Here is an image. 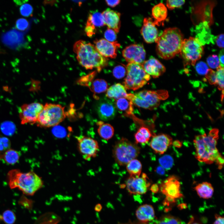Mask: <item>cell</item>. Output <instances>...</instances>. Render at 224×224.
Here are the masks:
<instances>
[{
    "instance_id": "6da1fadb",
    "label": "cell",
    "mask_w": 224,
    "mask_h": 224,
    "mask_svg": "<svg viewBox=\"0 0 224 224\" xmlns=\"http://www.w3.org/2000/svg\"><path fill=\"white\" fill-rule=\"evenodd\" d=\"M218 133V129L213 128L207 134L195 136L194 140L195 156L199 161L211 164L222 156L217 147Z\"/></svg>"
},
{
    "instance_id": "7a4b0ae2",
    "label": "cell",
    "mask_w": 224,
    "mask_h": 224,
    "mask_svg": "<svg viewBox=\"0 0 224 224\" xmlns=\"http://www.w3.org/2000/svg\"><path fill=\"white\" fill-rule=\"evenodd\" d=\"M183 40V35L179 28L166 29L155 41L158 55L165 59L173 58L180 53Z\"/></svg>"
},
{
    "instance_id": "3957f363",
    "label": "cell",
    "mask_w": 224,
    "mask_h": 224,
    "mask_svg": "<svg viewBox=\"0 0 224 224\" xmlns=\"http://www.w3.org/2000/svg\"><path fill=\"white\" fill-rule=\"evenodd\" d=\"M73 49L79 63L86 69L95 68L99 72L107 65V58L101 55L90 43L79 40L75 43Z\"/></svg>"
},
{
    "instance_id": "277c9868",
    "label": "cell",
    "mask_w": 224,
    "mask_h": 224,
    "mask_svg": "<svg viewBox=\"0 0 224 224\" xmlns=\"http://www.w3.org/2000/svg\"><path fill=\"white\" fill-rule=\"evenodd\" d=\"M8 176L10 188H18L27 195H33L43 185L41 178L33 172L23 173L14 169L8 172Z\"/></svg>"
},
{
    "instance_id": "5b68a950",
    "label": "cell",
    "mask_w": 224,
    "mask_h": 224,
    "mask_svg": "<svg viewBox=\"0 0 224 224\" xmlns=\"http://www.w3.org/2000/svg\"><path fill=\"white\" fill-rule=\"evenodd\" d=\"M140 148L136 143L122 137L116 142L113 148V156L116 162L120 166H125L139 155Z\"/></svg>"
},
{
    "instance_id": "8992f818",
    "label": "cell",
    "mask_w": 224,
    "mask_h": 224,
    "mask_svg": "<svg viewBox=\"0 0 224 224\" xmlns=\"http://www.w3.org/2000/svg\"><path fill=\"white\" fill-rule=\"evenodd\" d=\"M66 116L64 107L59 104L46 103L39 114L36 123L42 127L56 126Z\"/></svg>"
},
{
    "instance_id": "52a82bcc",
    "label": "cell",
    "mask_w": 224,
    "mask_h": 224,
    "mask_svg": "<svg viewBox=\"0 0 224 224\" xmlns=\"http://www.w3.org/2000/svg\"><path fill=\"white\" fill-rule=\"evenodd\" d=\"M126 70L127 76L124 83L125 87L128 89L137 90L145 85L150 78L141 64L128 63Z\"/></svg>"
},
{
    "instance_id": "ba28073f",
    "label": "cell",
    "mask_w": 224,
    "mask_h": 224,
    "mask_svg": "<svg viewBox=\"0 0 224 224\" xmlns=\"http://www.w3.org/2000/svg\"><path fill=\"white\" fill-rule=\"evenodd\" d=\"M203 51L202 44L199 39L190 37L184 39L180 53L187 64L194 66L201 58Z\"/></svg>"
},
{
    "instance_id": "9c48e42d",
    "label": "cell",
    "mask_w": 224,
    "mask_h": 224,
    "mask_svg": "<svg viewBox=\"0 0 224 224\" xmlns=\"http://www.w3.org/2000/svg\"><path fill=\"white\" fill-rule=\"evenodd\" d=\"M161 191L166 198L164 205H169L175 203L176 199L183 197L180 191V184L179 178L171 175L165 180L160 187Z\"/></svg>"
},
{
    "instance_id": "30bf717a",
    "label": "cell",
    "mask_w": 224,
    "mask_h": 224,
    "mask_svg": "<svg viewBox=\"0 0 224 224\" xmlns=\"http://www.w3.org/2000/svg\"><path fill=\"white\" fill-rule=\"evenodd\" d=\"M76 138L78 150L84 160L89 161L97 156L99 146L96 140L84 135L77 136Z\"/></svg>"
},
{
    "instance_id": "8fae6325",
    "label": "cell",
    "mask_w": 224,
    "mask_h": 224,
    "mask_svg": "<svg viewBox=\"0 0 224 224\" xmlns=\"http://www.w3.org/2000/svg\"><path fill=\"white\" fill-rule=\"evenodd\" d=\"M43 105L34 102L22 105L19 109V113L22 124L36 123L39 114L42 110Z\"/></svg>"
},
{
    "instance_id": "7c38bea8",
    "label": "cell",
    "mask_w": 224,
    "mask_h": 224,
    "mask_svg": "<svg viewBox=\"0 0 224 224\" xmlns=\"http://www.w3.org/2000/svg\"><path fill=\"white\" fill-rule=\"evenodd\" d=\"M147 175L142 173L140 176H130L126 182L127 191L130 194H145L150 185Z\"/></svg>"
},
{
    "instance_id": "4fadbf2b",
    "label": "cell",
    "mask_w": 224,
    "mask_h": 224,
    "mask_svg": "<svg viewBox=\"0 0 224 224\" xmlns=\"http://www.w3.org/2000/svg\"><path fill=\"white\" fill-rule=\"evenodd\" d=\"M146 54L143 45L140 44H131L122 51L123 56L127 62L141 65L145 61Z\"/></svg>"
},
{
    "instance_id": "5bb4252c",
    "label": "cell",
    "mask_w": 224,
    "mask_h": 224,
    "mask_svg": "<svg viewBox=\"0 0 224 224\" xmlns=\"http://www.w3.org/2000/svg\"><path fill=\"white\" fill-rule=\"evenodd\" d=\"M94 43L97 51L106 58H115L117 50L120 46V44L117 41L110 42L104 39L96 40Z\"/></svg>"
},
{
    "instance_id": "9a60e30c",
    "label": "cell",
    "mask_w": 224,
    "mask_h": 224,
    "mask_svg": "<svg viewBox=\"0 0 224 224\" xmlns=\"http://www.w3.org/2000/svg\"><path fill=\"white\" fill-rule=\"evenodd\" d=\"M96 108L99 117L104 121L113 119L116 114L117 109L115 103L107 98L101 100L98 103Z\"/></svg>"
},
{
    "instance_id": "2e32d148",
    "label": "cell",
    "mask_w": 224,
    "mask_h": 224,
    "mask_svg": "<svg viewBox=\"0 0 224 224\" xmlns=\"http://www.w3.org/2000/svg\"><path fill=\"white\" fill-rule=\"evenodd\" d=\"M172 138L165 134L154 135L150 143V146L154 152L162 154L167 150L172 143Z\"/></svg>"
},
{
    "instance_id": "e0dca14e",
    "label": "cell",
    "mask_w": 224,
    "mask_h": 224,
    "mask_svg": "<svg viewBox=\"0 0 224 224\" xmlns=\"http://www.w3.org/2000/svg\"><path fill=\"white\" fill-rule=\"evenodd\" d=\"M156 25H157L152 18L149 17L144 19L141 33L146 42L151 43L155 41L158 36Z\"/></svg>"
},
{
    "instance_id": "ac0fdd59",
    "label": "cell",
    "mask_w": 224,
    "mask_h": 224,
    "mask_svg": "<svg viewBox=\"0 0 224 224\" xmlns=\"http://www.w3.org/2000/svg\"><path fill=\"white\" fill-rule=\"evenodd\" d=\"M105 25L102 13L96 10L92 11L89 15L85 31L88 36L91 37L95 34L96 28Z\"/></svg>"
},
{
    "instance_id": "d6986e66",
    "label": "cell",
    "mask_w": 224,
    "mask_h": 224,
    "mask_svg": "<svg viewBox=\"0 0 224 224\" xmlns=\"http://www.w3.org/2000/svg\"><path fill=\"white\" fill-rule=\"evenodd\" d=\"M146 73L154 78L159 77L166 71L163 65L157 59L151 56L142 65Z\"/></svg>"
},
{
    "instance_id": "ffe728a7",
    "label": "cell",
    "mask_w": 224,
    "mask_h": 224,
    "mask_svg": "<svg viewBox=\"0 0 224 224\" xmlns=\"http://www.w3.org/2000/svg\"><path fill=\"white\" fill-rule=\"evenodd\" d=\"M101 13L105 25L116 33H118L121 26L120 13L109 8L107 9Z\"/></svg>"
},
{
    "instance_id": "44dd1931",
    "label": "cell",
    "mask_w": 224,
    "mask_h": 224,
    "mask_svg": "<svg viewBox=\"0 0 224 224\" xmlns=\"http://www.w3.org/2000/svg\"><path fill=\"white\" fill-rule=\"evenodd\" d=\"M136 94L141 98L148 107L149 109H152L157 107L161 99V94L154 91L144 90Z\"/></svg>"
},
{
    "instance_id": "7402d4cb",
    "label": "cell",
    "mask_w": 224,
    "mask_h": 224,
    "mask_svg": "<svg viewBox=\"0 0 224 224\" xmlns=\"http://www.w3.org/2000/svg\"><path fill=\"white\" fill-rule=\"evenodd\" d=\"M2 40L5 44L12 48L20 45L24 40L23 34L15 30H10L5 34Z\"/></svg>"
},
{
    "instance_id": "603a6c76",
    "label": "cell",
    "mask_w": 224,
    "mask_h": 224,
    "mask_svg": "<svg viewBox=\"0 0 224 224\" xmlns=\"http://www.w3.org/2000/svg\"><path fill=\"white\" fill-rule=\"evenodd\" d=\"M137 219L142 222L146 223L152 220L155 218V212L151 205L145 204L140 206L136 211Z\"/></svg>"
},
{
    "instance_id": "cb8c5ba5",
    "label": "cell",
    "mask_w": 224,
    "mask_h": 224,
    "mask_svg": "<svg viewBox=\"0 0 224 224\" xmlns=\"http://www.w3.org/2000/svg\"><path fill=\"white\" fill-rule=\"evenodd\" d=\"M127 94L124 86L118 83L111 86L107 89L106 96L109 98L117 100L127 97Z\"/></svg>"
},
{
    "instance_id": "d4e9b609",
    "label": "cell",
    "mask_w": 224,
    "mask_h": 224,
    "mask_svg": "<svg viewBox=\"0 0 224 224\" xmlns=\"http://www.w3.org/2000/svg\"><path fill=\"white\" fill-rule=\"evenodd\" d=\"M152 16L157 25L163 23L167 16L166 7L163 3H158L152 8Z\"/></svg>"
},
{
    "instance_id": "484cf974",
    "label": "cell",
    "mask_w": 224,
    "mask_h": 224,
    "mask_svg": "<svg viewBox=\"0 0 224 224\" xmlns=\"http://www.w3.org/2000/svg\"><path fill=\"white\" fill-rule=\"evenodd\" d=\"M194 189L200 197L204 199L211 198L214 192V189L212 184L207 182L198 184L194 187Z\"/></svg>"
},
{
    "instance_id": "4316f807",
    "label": "cell",
    "mask_w": 224,
    "mask_h": 224,
    "mask_svg": "<svg viewBox=\"0 0 224 224\" xmlns=\"http://www.w3.org/2000/svg\"><path fill=\"white\" fill-rule=\"evenodd\" d=\"M97 125L98 126L97 132L101 138L108 140L113 137L114 135V129L111 125L99 121L97 122Z\"/></svg>"
},
{
    "instance_id": "83f0119b",
    "label": "cell",
    "mask_w": 224,
    "mask_h": 224,
    "mask_svg": "<svg viewBox=\"0 0 224 224\" xmlns=\"http://www.w3.org/2000/svg\"><path fill=\"white\" fill-rule=\"evenodd\" d=\"M115 103L116 109L125 112L128 114H132L133 110V103L127 97L119 99L116 100Z\"/></svg>"
},
{
    "instance_id": "f1b7e54d",
    "label": "cell",
    "mask_w": 224,
    "mask_h": 224,
    "mask_svg": "<svg viewBox=\"0 0 224 224\" xmlns=\"http://www.w3.org/2000/svg\"><path fill=\"white\" fill-rule=\"evenodd\" d=\"M152 136L151 132L147 128L141 127L134 134L135 143L137 144L147 143L150 139Z\"/></svg>"
},
{
    "instance_id": "f546056e",
    "label": "cell",
    "mask_w": 224,
    "mask_h": 224,
    "mask_svg": "<svg viewBox=\"0 0 224 224\" xmlns=\"http://www.w3.org/2000/svg\"><path fill=\"white\" fill-rule=\"evenodd\" d=\"M126 166L127 170L130 176H140L142 170V164L139 161L135 159H133L128 162Z\"/></svg>"
},
{
    "instance_id": "4dcf8cb0",
    "label": "cell",
    "mask_w": 224,
    "mask_h": 224,
    "mask_svg": "<svg viewBox=\"0 0 224 224\" xmlns=\"http://www.w3.org/2000/svg\"><path fill=\"white\" fill-rule=\"evenodd\" d=\"M88 87L95 93L99 94L107 90L108 84L105 80L97 79L93 81Z\"/></svg>"
},
{
    "instance_id": "1f68e13d",
    "label": "cell",
    "mask_w": 224,
    "mask_h": 224,
    "mask_svg": "<svg viewBox=\"0 0 224 224\" xmlns=\"http://www.w3.org/2000/svg\"><path fill=\"white\" fill-rule=\"evenodd\" d=\"M20 156L18 152L13 150H9L5 154L4 158L6 162L10 164L16 163L19 160Z\"/></svg>"
},
{
    "instance_id": "d6a6232c",
    "label": "cell",
    "mask_w": 224,
    "mask_h": 224,
    "mask_svg": "<svg viewBox=\"0 0 224 224\" xmlns=\"http://www.w3.org/2000/svg\"><path fill=\"white\" fill-rule=\"evenodd\" d=\"M0 128L4 134L9 136L12 135L16 130L15 124L9 121L3 122L1 125Z\"/></svg>"
},
{
    "instance_id": "836d02e7",
    "label": "cell",
    "mask_w": 224,
    "mask_h": 224,
    "mask_svg": "<svg viewBox=\"0 0 224 224\" xmlns=\"http://www.w3.org/2000/svg\"><path fill=\"white\" fill-rule=\"evenodd\" d=\"M157 224H182L181 220L175 217L166 215L162 217L158 221Z\"/></svg>"
},
{
    "instance_id": "e575fe53",
    "label": "cell",
    "mask_w": 224,
    "mask_h": 224,
    "mask_svg": "<svg viewBox=\"0 0 224 224\" xmlns=\"http://www.w3.org/2000/svg\"><path fill=\"white\" fill-rule=\"evenodd\" d=\"M160 165L164 169L169 170L173 166V159L170 155H165L160 158L159 160Z\"/></svg>"
},
{
    "instance_id": "d590c367",
    "label": "cell",
    "mask_w": 224,
    "mask_h": 224,
    "mask_svg": "<svg viewBox=\"0 0 224 224\" xmlns=\"http://www.w3.org/2000/svg\"><path fill=\"white\" fill-rule=\"evenodd\" d=\"M96 74V71L81 77L77 81V83L82 86L89 87L93 81Z\"/></svg>"
},
{
    "instance_id": "8d00e7d4",
    "label": "cell",
    "mask_w": 224,
    "mask_h": 224,
    "mask_svg": "<svg viewBox=\"0 0 224 224\" xmlns=\"http://www.w3.org/2000/svg\"><path fill=\"white\" fill-rule=\"evenodd\" d=\"M216 72L217 85L220 90H223L224 88V68L220 65L217 68Z\"/></svg>"
},
{
    "instance_id": "74e56055",
    "label": "cell",
    "mask_w": 224,
    "mask_h": 224,
    "mask_svg": "<svg viewBox=\"0 0 224 224\" xmlns=\"http://www.w3.org/2000/svg\"><path fill=\"white\" fill-rule=\"evenodd\" d=\"M2 218L7 224H13L16 219L14 213L9 210L5 211L3 213Z\"/></svg>"
},
{
    "instance_id": "f35d334b",
    "label": "cell",
    "mask_w": 224,
    "mask_h": 224,
    "mask_svg": "<svg viewBox=\"0 0 224 224\" xmlns=\"http://www.w3.org/2000/svg\"><path fill=\"white\" fill-rule=\"evenodd\" d=\"M126 72V68L124 66L121 65H118L114 68L113 74L114 77L120 79L125 76Z\"/></svg>"
},
{
    "instance_id": "ab89813d",
    "label": "cell",
    "mask_w": 224,
    "mask_h": 224,
    "mask_svg": "<svg viewBox=\"0 0 224 224\" xmlns=\"http://www.w3.org/2000/svg\"><path fill=\"white\" fill-rule=\"evenodd\" d=\"M207 62L208 66L213 69L217 68L220 65L218 57L215 54L209 56L207 58Z\"/></svg>"
},
{
    "instance_id": "60d3db41",
    "label": "cell",
    "mask_w": 224,
    "mask_h": 224,
    "mask_svg": "<svg viewBox=\"0 0 224 224\" xmlns=\"http://www.w3.org/2000/svg\"><path fill=\"white\" fill-rule=\"evenodd\" d=\"M33 7L30 4L27 3L22 4L20 8V12L21 15L27 17L31 14L33 12Z\"/></svg>"
},
{
    "instance_id": "b9f144b4",
    "label": "cell",
    "mask_w": 224,
    "mask_h": 224,
    "mask_svg": "<svg viewBox=\"0 0 224 224\" xmlns=\"http://www.w3.org/2000/svg\"><path fill=\"white\" fill-rule=\"evenodd\" d=\"M185 2L184 0H169L166 1V6L170 10L181 7Z\"/></svg>"
},
{
    "instance_id": "7bdbcfd3",
    "label": "cell",
    "mask_w": 224,
    "mask_h": 224,
    "mask_svg": "<svg viewBox=\"0 0 224 224\" xmlns=\"http://www.w3.org/2000/svg\"><path fill=\"white\" fill-rule=\"evenodd\" d=\"M197 72L200 75H206L209 70L207 64L202 61L197 63L196 66Z\"/></svg>"
},
{
    "instance_id": "ee69618b",
    "label": "cell",
    "mask_w": 224,
    "mask_h": 224,
    "mask_svg": "<svg viewBox=\"0 0 224 224\" xmlns=\"http://www.w3.org/2000/svg\"><path fill=\"white\" fill-rule=\"evenodd\" d=\"M105 39L110 42L115 41L117 38L116 33L113 30L108 28L104 33Z\"/></svg>"
},
{
    "instance_id": "f6af8a7d",
    "label": "cell",
    "mask_w": 224,
    "mask_h": 224,
    "mask_svg": "<svg viewBox=\"0 0 224 224\" xmlns=\"http://www.w3.org/2000/svg\"><path fill=\"white\" fill-rule=\"evenodd\" d=\"M29 26V22L25 19L21 18L18 19L16 23V26L17 29L20 30H24Z\"/></svg>"
},
{
    "instance_id": "bcb514c9",
    "label": "cell",
    "mask_w": 224,
    "mask_h": 224,
    "mask_svg": "<svg viewBox=\"0 0 224 224\" xmlns=\"http://www.w3.org/2000/svg\"><path fill=\"white\" fill-rule=\"evenodd\" d=\"M206 76L210 84H217L216 72L211 69H209Z\"/></svg>"
},
{
    "instance_id": "7dc6e473",
    "label": "cell",
    "mask_w": 224,
    "mask_h": 224,
    "mask_svg": "<svg viewBox=\"0 0 224 224\" xmlns=\"http://www.w3.org/2000/svg\"><path fill=\"white\" fill-rule=\"evenodd\" d=\"M20 203L28 209H30L32 208V202L26 198L22 197L20 201Z\"/></svg>"
},
{
    "instance_id": "c3c4849f",
    "label": "cell",
    "mask_w": 224,
    "mask_h": 224,
    "mask_svg": "<svg viewBox=\"0 0 224 224\" xmlns=\"http://www.w3.org/2000/svg\"><path fill=\"white\" fill-rule=\"evenodd\" d=\"M0 141L2 143L5 150L9 149L10 142L8 138L4 137H0Z\"/></svg>"
},
{
    "instance_id": "681fc988",
    "label": "cell",
    "mask_w": 224,
    "mask_h": 224,
    "mask_svg": "<svg viewBox=\"0 0 224 224\" xmlns=\"http://www.w3.org/2000/svg\"><path fill=\"white\" fill-rule=\"evenodd\" d=\"M217 45L220 48H224V34H221L219 35L216 38Z\"/></svg>"
},
{
    "instance_id": "f907efd6",
    "label": "cell",
    "mask_w": 224,
    "mask_h": 224,
    "mask_svg": "<svg viewBox=\"0 0 224 224\" xmlns=\"http://www.w3.org/2000/svg\"><path fill=\"white\" fill-rule=\"evenodd\" d=\"M215 220L213 224H224V218L223 217H222L217 214L215 215Z\"/></svg>"
},
{
    "instance_id": "816d5d0a",
    "label": "cell",
    "mask_w": 224,
    "mask_h": 224,
    "mask_svg": "<svg viewBox=\"0 0 224 224\" xmlns=\"http://www.w3.org/2000/svg\"><path fill=\"white\" fill-rule=\"evenodd\" d=\"M224 51L223 49L220 51L219 55V59L220 62V65L222 67L224 68Z\"/></svg>"
},
{
    "instance_id": "f5cc1de1",
    "label": "cell",
    "mask_w": 224,
    "mask_h": 224,
    "mask_svg": "<svg viewBox=\"0 0 224 224\" xmlns=\"http://www.w3.org/2000/svg\"><path fill=\"white\" fill-rule=\"evenodd\" d=\"M120 0H106L107 4L111 7H114L118 5L120 2Z\"/></svg>"
},
{
    "instance_id": "db71d44e",
    "label": "cell",
    "mask_w": 224,
    "mask_h": 224,
    "mask_svg": "<svg viewBox=\"0 0 224 224\" xmlns=\"http://www.w3.org/2000/svg\"><path fill=\"white\" fill-rule=\"evenodd\" d=\"M156 172L159 175H163L165 173V170L161 166H159L156 168Z\"/></svg>"
},
{
    "instance_id": "11a10c76",
    "label": "cell",
    "mask_w": 224,
    "mask_h": 224,
    "mask_svg": "<svg viewBox=\"0 0 224 224\" xmlns=\"http://www.w3.org/2000/svg\"><path fill=\"white\" fill-rule=\"evenodd\" d=\"M172 144L175 147L179 148L181 147L182 145V142L178 140H176L173 142Z\"/></svg>"
},
{
    "instance_id": "9f6ffc18",
    "label": "cell",
    "mask_w": 224,
    "mask_h": 224,
    "mask_svg": "<svg viewBox=\"0 0 224 224\" xmlns=\"http://www.w3.org/2000/svg\"><path fill=\"white\" fill-rule=\"evenodd\" d=\"M159 189V187L156 184L152 185L150 189L152 191L155 193H156L158 192Z\"/></svg>"
},
{
    "instance_id": "6f0895ef",
    "label": "cell",
    "mask_w": 224,
    "mask_h": 224,
    "mask_svg": "<svg viewBox=\"0 0 224 224\" xmlns=\"http://www.w3.org/2000/svg\"><path fill=\"white\" fill-rule=\"evenodd\" d=\"M5 150L2 143L0 141V151H2Z\"/></svg>"
},
{
    "instance_id": "680465c9",
    "label": "cell",
    "mask_w": 224,
    "mask_h": 224,
    "mask_svg": "<svg viewBox=\"0 0 224 224\" xmlns=\"http://www.w3.org/2000/svg\"><path fill=\"white\" fill-rule=\"evenodd\" d=\"M194 217H192L190 219L189 222L187 224H190L193 222L194 221Z\"/></svg>"
},
{
    "instance_id": "91938a15",
    "label": "cell",
    "mask_w": 224,
    "mask_h": 224,
    "mask_svg": "<svg viewBox=\"0 0 224 224\" xmlns=\"http://www.w3.org/2000/svg\"><path fill=\"white\" fill-rule=\"evenodd\" d=\"M194 221L193 222L190 224H201L200 223L198 222H194Z\"/></svg>"
}]
</instances>
